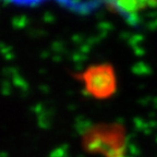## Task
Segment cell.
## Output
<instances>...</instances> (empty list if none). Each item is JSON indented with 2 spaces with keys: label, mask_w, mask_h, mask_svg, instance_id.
<instances>
[{
  "label": "cell",
  "mask_w": 157,
  "mask_h": 157,
  "mask_svg": "<svg viewBox=\"0 0 157 157\" xmlns=\"http://www.w3.org/2000/svg\"><path fill=\"white\" fill-rule=\"evenodd\" d=\"M109 7L127 17H137L155 7L157 0H104Z\"/></svg>",
  "instance_id": "7a4b0ae2"
},
{
  "label": "cell",
  "mask_w": 157,
  "mask_h": 157,
  "mask_svg": "<svg viewBox=\"0 0 157 157\" xmlns=\"http://www.w3.org/2000/svg\"><path fill=\"white\" fill-rule=\"evenodd\" d=\"M86 93L95 98H107L116 90V76L113 68L107 64L90 67L80 74Z\"/></svg>",
  "instance_id": "6da1fadb"
}]
</instances>
